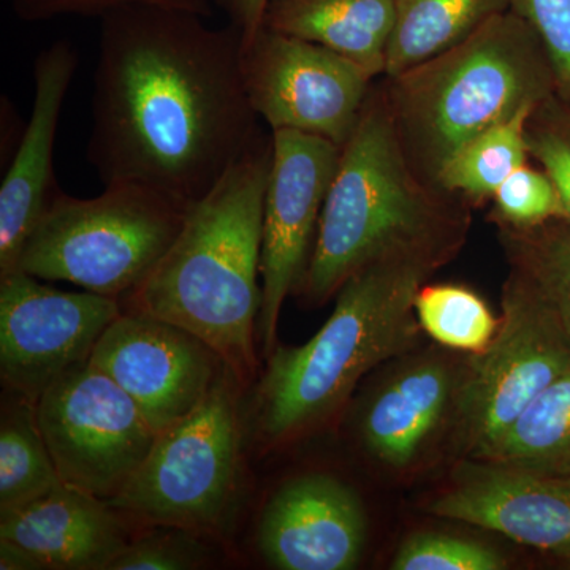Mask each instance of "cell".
<instances>
[{
	"instance_id": "cell-9",
	"label": "cell",
	"mask_w": 570,
	"mask_h": 570,
	"mask_svg": "<svg viewBox=\"0 0 570 570\" xmlns=\"http://www.w3.org/2000/svg\"><path fill=\"white\" fill-rule=\"evenodd\" d=\"M36 415L62 482L105 501L126 489L157 438L132 397L91 362L52 384Z\"/></svg>"
},
{
	"instance_id": "cell-25",
	"label": "cell",
	"mask_w": 570,
	"mask_h": 570,
	"mask_svg": "<svg viewBox=\"0 0 570 570\" xmlns=\"http://www.w3.org/2000/svg\"><path fill=\"white\" fill-rule=\"evenodd\" d=\"M420 328L439 346L482 354L499 330V317L485 299L461 284H423L415 296Z\"/></svg>"
},
{
	"instance_id": "cell-21",
	"label": "cell",
	"mask_w": 570,
	"mask_h": 570,
	"mask_svg": "<svg viewBox=\"0 0 570 570\" xmlns=\"http://www.w3.org/2000/svg\"><path fill=\"white\" fill-rule=\"evenodd\" d=\"M482 461L570 479V370L521 412Z\"/></svg>"
},
{
	"instance_id": "cell-19",
	"label": "cell",
	"mask_w": 570,
	"mask_h": 570,
	"mask_svg": "<svg viewBox=\"0 0 570 570\" xmlns=\"http://www.w3.org/2000/svg\"><path fill=\"white\" fill-rule=\"evenodd\" d=\"M396 0H268L262 28L322 45L384 77Z\"/></svg>"
},
{
	"instance_id": "cell-29",
	"label": "cell",
	"mask_w": 570,
	"mask_h": 570,
	"mask_svg": "<svg viewBox=\"0 0 570 570\" xmlns=\"http://www.w3.org/2000/svg\"><path fill=\"white\" fill-rule=\"evenodd\" d=\"M531 160L549 174L564 202L570 225V107L557 94L534 108L527 124Z\"/></svg>"
},
{
	"instance_id": "cell-31",
	"label": "cell",
	"mask_w": 570,
	"mask_h": 570,
	"mask_svg": "<svg viewBox=\"0 0 570 570\" xmlns=\"http://www.w3.org/2000/svg\"><path fill=\"white\" fill-rule=\"evenodd\" d=\"M146 6L190 11L208 18L213 0H13L17 17L24 21H45L63 14L102 18L108 11L122 7Z\"/></svg>"
},
{
	"instance_id": "cell-8",
	"label": "cell",
	"mask_w": 570,
	"mask_h": 570,
	"mask_svg": "<svg viewBox=\"0 0 570 570\" xmlns=\"http://www.w3.org/2000/svg\"><path fill=\"white\" fill-rule=\"evenodd\" d=\"M499 330L468 355L452 425L464 455L483 460L532 401L570 370V340L546 299L510 269Z\"/></svg>"
},
{
	"instance_id": "cell-27",
	"label": "cell",
	"mask_w": 570,
	"mask_h": 570,
	"mask_svg": "<svg viewBox=\"0 0 570 570\" xmlns=\"http://www.w3.org/2000/svg\"><path fill=\"white\" fill-rule=\"evenodd\" d=\"M393 570H502L508 561L497 550L459 535L419 532L401 543Z\"/></svg>"
},
{
	"instance_id": "cell-34",
	"label": "cell",
	"mask_w": 570,
	"mask_h": 570,
	"mask_svg": "<svg viewBox=\"0 0 570 570\" xmlns=\"http://www.w3.org/2000/svg\"><path fill=\"white\" fill-rule=\"evenodd\" d=\"M561 560L566 562V564L570 568V553L564 554V557H561Z\"/></svg>"
},
{
	"instance_id": "cell-33",
	"label": "cell",
	"mask_w": 570,
	"mask_h": 570,
	"mask_svg": "<svg viewBox=\"0 0 570 570\" xmlns=\"http://www.w3.org/2000/svg\"><path fill=\"white\" fill-rule=\"evenodd\" d=\"M0 569L2 570H40V562L21 547L9 540L0 539Z\"/></svg>"
},
{
	"instance_id": "cell-30",
	"label": "cell",
	"mask_w": 570,
	"mask_h": 570,
	"mask_svg": "<svg viewBox=\"0 0 570 570\" xmlns=\"http://www.w3.org/2000/svg\"><path fill=\"white\" fill-rule=\"evenodd\" d=\"M510 10L538 36L553 71L554 94L570 107V0H510Z\"/></svg>"
},
{
	"instance_id": "cell-4",
	"label": "cell",
	"mask_w": 570,
	"mask_h": 570,
	"mask_svg": "<svg viewBox=\"0 0 570 570\" xmlns=\"http://www.w3.org/2000/svg\"><path fill=\"white\" fill-rule=\"evenodd\" d=\"M441 268L425 258L395 257L365 266L336 294L332 316L302 346H276L250 404V436L279 450L309 436L346 404L374 367L417 347L415 296Z\"/></svg>"
},
{
	"instance_id": "cell-13",
	"label": "cell",
	"mask_w": 570,
	"mask_h": 570,
	"mask_svg": "<svg viewBox=\"0 0 570 570\" xmlns=\"http://www.w3.org/2000/svg\"><path fill=\"white\" fill-rule=\"evenodd\" d=\"M89 362L132 397L157 434L193 414L227 370L194 333L129 309L105 330Z\"/></svg>"
},
{
	"instance_id": "cell-28",
	"label": "cell",
	"mask_w": 570,
	"mask_h": 570,
	"mask_svg": "<svg viewBox=\"0 0 570 570\" xmlns=\"http://www.w3.org/2000/svg\"><path fill=\"white\" fill-rule=\"evenodd\" d=\"M204 534L183 528L154 527L130 540L110 570H193L209 566L212 549Z\"/></svg>"
},
{
	"instance_id": "cell-5",
	"label": "cell",
	"mask_w": 570,
	"mask_h": 570,
	"mask_svg": "<svg viewBox=\"0 0 570 570\" xmlns=\"http://www.w3.org/2000/svg\"><path fill=\"white\" fill-rule=\"evenodd\" d=\"M382 86L409 163L434 184L464 142L554 94L538 36L512 10Z\"/></svg>"
},
{
	"instance_id": "cell-12",
	"label": "cell",
	"mask_w": 570,
	"mask_h": 570,
	"mask_svg": "<svg viewBox=\"0 0 570 570\" xmlns=\"http://www.w3.org/2000/svg\"><path fill=\"white\" fill-rule=\"evenodd\" d=\"M273 159L262 225V306L257 343L268 358L277 346V324L285 299L306 275L326 194L341 148L316 135L272 132Z\"/></svg>"
},
{
	"instance_id": "cell-7",
	"label": "cell",
	"mask_w": 570,
	"mask_h": 570,
	"mask_svg": "<svg viewBox=\"0 0 570 570\" xmlns=\"http://www.w3.org/2000/svg\"><path fill=\"white\" fill-rule=\"evenodd\" d=\"M243 390L227 367L193 414L157 434L148 459L108 504L149 527L220 530L242 482Z\"/></svg>"
},
{
	"instance_id": "cell-17",
	"label": "cell",
	"mask_w": 570,
	"mask_h": 570,
	"mask_svg": "<svg viewBox=\"0 0 570 570\" xmlns=\"http://www.w3.org/2000/svg\"><path fill=\"white\" fill-rule=\"evenodd\" d=\"M464 363L439 352L415 355L385 379L360 412L358 434L382 466L412 468L453 422Z\"/></svg>"
},
{
	"instance_id": "cell-26",
	"label": "cell",
	"mask_w": 570,
	"mask_h": 570,
	"mask_svg": "<svg viewBox=\"0 0 570 570\" xmlns=\"http://www.w3.org/2000/svg\"><path fill=\"white\" fill-rule=\"evenodd\" d=\"M491 202V219L498 227L532 228L568 219L557 184L543 168L530 163L513 171Z\"/></svg>"
},
{
	"instance_id": "cell-11",
	"label": "cell",
	"mask_w": 570,
	"mask_h": 570,
	"mask_svg": "<svg viewBox=\"0 0 570 570\" xmlns=\"http://www.w3.org/2000/svg\"><path fill=\"white\" fill-rule=\"evenodd\" d=\"M122 313L119 298L62 292L17 269L0 277V377L32 403L91 358Z\"/></svg>"
},
{
	"instance_id": "cell-6",
	"label": "cell",
	"mask_w": 570,
	"mask_h": 570,
	"mask_svg": "<svg viewBox=\"0 0 570 570\" xmlns=\"http://www.w3.org/2000/svg\"><path fill=\"white\" fill-rule=\"evenodd\" d=\"M187 212L140 184H107L96 198L58 189L29 235L18 269L121 299L163 261Z\"/></svg>"
},
{
	"instance_id": "cell-23",
	"label": "cell",
	"mask_w": 570,
	"mask_h": 570,
	"mask_svg": "<svg viewBox=\"0 0 570 570\" xmlns=\"http://www.w3.org/2000/svg\"><path fill=\"white\" fill-rule=\"evenodd\" d=\"M532 111L494 124L464 142L442 167L439 186L469 204L491 200L505 179L531 160L527 124Z\"/></svg>"
},
{
	"instance_id": "cell-15",
	"label": "cell",
	"mask_w": 570,
	"mask_h": 570,
	"mask_svg": "<svg viewBox=\"0 0 570 570\" xmlns=\"http://www.w3.org/2000/svg\"><path fill=\"white\" fill-rule=\"evenodd\" d=\"M439 519L460 521L505 538L570 553V483L491 461L469 460L430 505Z\"/></svg>"
},
{
	"instance_id": "cell-2",
	"label": "cell",
	"mask_w": 570,
	"mask_h": 570,
	"mask_svg": "<svg viewBox=\"0 0 570 570\" xmlns=\"http://www.w3.org/2000/svg\"><path fill=\"white\" fill-rule=\"evenodd\" d=\"M273 137L249 151L190 206L174 245L151 275L121 298L204 340L243 389L257 376L262 306V225Z\"/></svg>"
},
{
	"instance_id": "cell-22",
	"label": "cell",
	"mask_w": 570,
	"mask_h": 570,
	"mask_svg": "<svg viewBox=\"0 0 570 570\" xmlns=\"http://www.w3.org/2000/svg\"><path fill=\"white\" fill-rule=\"evenodd\" d=\"M10 393L0 422V515L39 501L62 483L41 436L36 403Z\"/></svg>"
},
{
	"instance_id": "cell-3",
	"label": "cell",
	"mask_w": 570,
	"mask_h": 570,
	"mask_svg": "<svg viewBox=\"0 0 570 570\" xmlns=\"http://www.w3.org/2000/svg\"><path fill=\"white\" fill-rule=\"evenodd\" d=\"M469 202L426 181L397 138L382 82L341 148L298 292L318 306L360 269L395 257L448 264L466 242Z\"/></svg>"
},
{
	"instance_id": "cell-10",
	"label": "cell",
	"mask_w": 570,
	"mask_h": 570,
	"mask_svg": "<svg viewBox=\"0 0 570 570\" xmlns=\"http://www.w3.org/2000/svg\"><path fill=\"white\" fill-rule=\"evenodd\" d=\"M243 81L272 132L294 130L343 148L376 77L347 56L261 28L242 48Z\"/></svg>"
},
{
	"instance_id": "cell-24",
	"label": "cell",
	"mask_w": 570,
	"mask_h": 570,
	"mask_svg": "<svg viewBox=\"0 0 570 570\" xmlns=\"http://www.w3.org/2000/svg\"><path fill=\"white\" fill-rule=\"evenodd\" d=\"M510 269L546 299L570 340V225L551 220L532 228L499 227Z\"/></svg>"
},
{
	"instance_id": "cell-20",
	"label": "cell",
	"mask_w": 570,
	"mask_h": 570,
	"mask_svg": "<svg viewBox=\"0 0 570 570\" xmlns=\"http://www.w3.org/2000/svg\"><path fill=\"white\" fill-rule=\"evenodd\" d=\"M508 10L510 0H396L384 77L450 50Z\"/></svg>"
},
{
	"instance_id": "cell-32",
	"label": "cell",
	"mask_w": 570,
	"mask_h": 570,
	"mask_svg": "<svg viewBox=\"0 0 570 570\" xmlns=\"http://www.w3.org/2000/svg\"><path fill=\"white\" fill-rule=\"evenodd\" d=\"M268 0H213L230 18V24L243 33V45L253 40L264 22L265 7Z\"/></svg>"
},
{
	"instance_id": "cell-35",
	"label": "cell",
	"mask_w": 570,
	"mask_h": 570,
	"mask_svg": "<svg viewBox=\"0 0 570 570\" xmlns=\"http://www.w3.org/2000/svg\"><path fill=\"white\" fill-rule=\"evenodd\" d=\"M566 482L570 483V479H566Z\"/></svg>"
},
{
	"instance_id": "cell-1",
	"label": "cell",
	"mask_w": 570,
	"mask_h": 570,
	"mask_svg": "<svg viewBox=\"0 0 570 570\" xmlns=\"http://www.w3.org/2000/svg\"><path fill=\"white\" fill-rule=\"evenodd\" d=\"M100 20L88 160L105 186L140 184L190 208L262 134L243 81V33L163 7Z\"/></svg>"
},
{
	"instance_id": "cell-18",
	"label": "cell",
	"mask_w": 570,
	"mask_h": 570,
	"mask_svg": "<svg viewBox=\"0 0 570 570\" xmlns=\"http://www.w3.org/2000/svg\"><path fill=\"white\" fill-rule=\"evenodd\" d=\"M127 521L105 499L62 482L39 501L2 513L0 539L43 569L110 570L132 540Z\"/></svg>"
},
{
	"instance_id": "cell-14",
	"label": "cell",
	"mask_w": 570,
	"mask_h": 570,
	"mask_svg": "<svg viewBox=\"0 0 570 570\" xmlns=\"http://www.w3.org/2000/svg\"><path fill=\"white\" fill-rule=\"evenodd\" d=\"M365 505L356 491L326 472L287 480L258 521V553L279 570H351L366 546Z\"/></svg>"
},
{
	"instance_id": "cell-16",
	"label": "cell",
	"mask_w": 570,
	"mask_h": 570,
	"mask_svg": "<svg viewBox=\"0 0 570 570\" xmlns=\"http://www.w3.org/2000/svg\"><path fill=\"white\" fill-rule=\"evenodd\" d=\"M77 66V50L66 40L55 41L33 62L31 118L0 186V277L17 272L29 235L59 189L52 153Z\"/></svg>"
}]
</instances>
